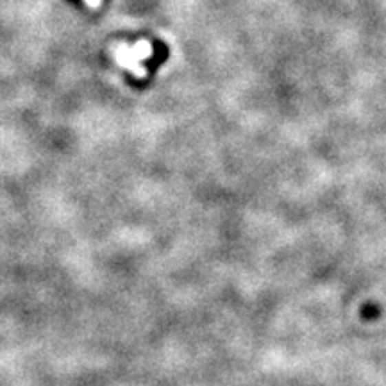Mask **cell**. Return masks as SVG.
Listing matches in <instances>:
<instances>
[{
  "mask_svg": "<svg viewBox=\"0 0 386 386\" xmlns=\"http://www.w3.org/2000/svg\"><path fill=\"white\" fill-rule=\"evenodd\" d=\"M88 2L92 6H98V4H100V0H88Z\"/></svg>",
  "mask_w": 386,
  "mask_h": 386,
  "instance_id": "6da1fadb",
  "label": "cell"
}]
</instances>
